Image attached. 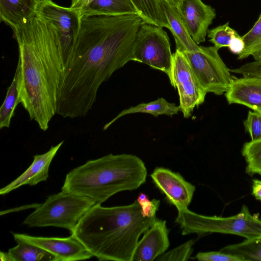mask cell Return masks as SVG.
<instances>
[{
    "mask_svg": "<svg viewBox=\"0 0 261 261\" xmlns=\"http://www.w3.org/2000/svg\"><path fill=\"white\" fill-rule=\"evenodd\" d=\"M195 258L199 261H243L239 256L221 251L199 252Z\"/></svg>",
    "mask_w": 261,
    "mask_h": 261,
    "instance_id": "31",
    "label": "cell"
},
{
    "mask_svg": "<svg viewBox=\"0 0 261 261\" xmlns=\"http://www.w3.org/2000/svg\"><path fill=\"white\" fill-rule=\"evenodd\" d=\"M207 37L214 46L219 49L222 47H228L232 39L239 34L230 28L229 22L208 30Z\"/></svg>",
    "mask_w": 261,
    "mask_h": 261,
    "instance_id": "27",
    "label": "cell"
},
{
    "mask_svg": "<svg viewBox=\"0 0 261 261\" xmlns=\"http://www.w3.org/2000/svg\"><path fill=\"white\" fill-rule=\"evenodd\" d=\"M19 68L17 65L12 82L7 89L6 98L0 108V128H9L14 110L19 104Z\"/></svg>",
    "mask_w": 261,
    "mask_h": 261,
    "instance_id": "23",
    "label": "cell"
},
{
    "mask_svg": "<svg viewBox=\"0 0 261 261\" xmlns=\"http://www.w3.org/2000/svg\"><path fill=\"white\" fill-rule=\"evenodd\" d=\"M177 9L194 41L197 44L204 42L215 10L201 0H180Z\"/></svg>",
    "mask_w": 261,
    "mask_h": 261,
    "instance_id": "13",
    "label": "cell"
},
{
    "mask_svg": "<svg viewBox=\"0 0 261 261\" xmlns=\"http://www.w3.org/2000/svg\"><path fill=\"white\" fill-rule=\"evenodd\" d=\"M94 0H71L70 7L82 17Z\"/></svg>",
    "mask_w": 261,
    "mask_h": 261,
    "instance_id": "33",
    "label": "cell"
},
{
    "mask_svg": "<svg viewBox=\"0 0 261 261\" xmlns=\"http://www.w3.org/2000/svg\"><path fill=\"white\" fill-rule=\"evenodd\" d=\"M166 1L177 8L180 0H166Z\"/></svg>",
    "mask_w": 261,
    "mask_h": 261,
    "instance_id": "36",
    "label": "cell"
},
{
    "mask_svg": "<svg viewBox=\"0 0 261 261\" xmlns=\"http://www.w3.org/2000/svg\"><path fill=\"white\" fill-rule=\"evenodd\" d=\"M37 15L50 23L58 34L64 71L80 29L81 17L70 7L61 6L51 0H39Z\"/></svg>",
    "mask_w": 261,
    "mask_h": 261,
    "instance_id": "9",
    "label": "cell"
},
{
    "mask_svg": "<svg viewBox=\"0 0 261 261\" xmlns=\"http://www.w3.org/2000/svg\"><path fill=\"white\" fill-rule=\"evenodd\" d=\"M242 37L244 48L237 59L243 60L251 56L254 61L261 60V14L252 28Z\"/></svg>",
    "mask_w": 261,
    "mask_h": 261,
    "instance_id": "25",
    "label": "cell"
},
{
    "mask_svg": "<svg viewBox=\"0 0 261 261\" xmlns=\"http://www.w3.org/2000/svg\"><path fill=\"white\" fill-rule=\"evenodd\" d=\"M252 194L256 199L261 201V180H252Z\"/></svg>",
    "mask_w": 261,
    "mask_h": 261,
    "instance_id": "35",
    "label": "cell"
},
{
    "mask_svg": "<svg viewBox=\"0 0 261 261\" xmlns=\"http://www.w3.org/2000/svg\"><path fill=\"white\" fill-rule=\"evenodd\" d=\"M143 22L138 14L84 15L59 92L57 114L73 119L87 115L100 86L132 61L133 46Z\"/></svg>",
    "mask_w": 261,
    "mask_h": 261,
    "instance_id": "1",
    "label": "cell"
},
{
    "mask_svg": "<svg viewBox=\"0 0 261 261\" xmlns=\"http://www.w3.org/2000/svg\"><path fill=\"white\" fill-rule=\"evenodd\" d=\"M220 251L237 255L243 261H261V237L246 239L241 243L226 246Z\"/></svg>",
    "mask_w": 261,
    "mask_h": 261,
    "instance_id": "24",
    "label": "cell"
},
{
    "mask_svg": "<svg viewBox=\"0 0 261 261\" xmlns=\"http://www.w3.org/2000/svg\"><path fill=\"white\" fill-rule=\"evenodd\" d=\"M228 47L230 51L234 54L238 55L241 54L244 48V42L242 36L239 35L235 37Z\"/></svg>",
    "mask_w": 261,
    "mask_h": 261,
    "instance_id": "34",
    "label": "cell"
},
{
    "mask_svg": "<svg viewBox=\"0 0 261 261\" xmlns=\"http://www.w3.org/2000/svg\"><path fill=\"white\" fill-rule=\"evenodd\" d=\"M38 3L39 0H0L1 20L14 31L37 15Z\"/></svg>",
    "mask_w": 261,
    "mask_h": 261,
    "instance_id": "17",
    "label": "cell"
},
{
    "mask_svg": "<svg viewBox=\"0 0 261 261\" xmlns=\"http://www.w3.org/2000/svg\"><path fill=\"white\" fill-rule=\"evenodd\" d=\"M132 59L165 73L171 80L173 54L169 37L163 27L142 23L133 46Z\"/></svg>",
    "mask_w": 261,
    "mask_h": 261,
    "instance_id": "7",
    "label": "cell"
},
{
    "mask_svg": "<svg viewBox=\"0 0 261 261\" xmlns=\"http://www.w3.org/2000/svg\"><path fill=\"white\" fill-rule=\"evenodd\" d=\"M95 204L89 197L62 191L49 195L23 224L29 227H61L71 234L82 217Z\"/></svg>",
    "mask_w": 261,
    "mask_h": 261,
    "instance_id": "6",
    "label": "cell"
},
{
    "mask_svg": "<svg viewBox=\"0 0 261 261\" xmlns=\"http://www.w3.org/2000/svg\"><path fill=\"white\" fill-rule=\"evenodd\" d=\"M143 22L169 29L160 0H131Z\"/></svg>",
    "mask_w": 261,
    "mask_h": 261,
    "instance_id": "22",
    "label": "cell"
},
{
    "mask_svg": "<svg viewBox=\"0 0 261 261\" xmlns=\"http://www.w3.org/2000/svg\"><path fill=\"white\" fill-rule=\"evenodd\" d=\"M17 245L7 252H1V260L5 261H57L50 252L25 242L15 241Z\"/></svg>",
    "mask_w": 261,
    "mask_h": 261,
    "instance_id": "19",
    "label": "cell"
},
{
    "mask_svg": "<svg viewBox=\"0 0 261 261\" xmlns=\"http://www.w3.org/2000/svg\"><path fill=\"white\" fill-rule=\"evenodd\" d=\"M160 1L169 23L168 29L175 40L176 49L183 53L194 52L199 50L200 46L192 38L180 17L177 8L166 0Z\"/></svg>",
    "mask_w": 261,
    "mask_h": 261,
    "instance_id": "18",
    "label": "cell"
},
{
    "mask_svg": "<svg viewBox=\"0 0 261 261\" xmlns=\"http://www.w3.org/2000/svg\"><path fill=\"white\" fill-rule=\"evenodd\" d=\"M156 219L144 217L137 200L113 207L96 203L72 233L99 260L131 261L140 237Z\"/></svg>",
    "mask_w": 261,
    "mask_h": 261,
    "instance_id": "3",
    "label": "cell"
},
{
    "mask_svg": "<svg viewBox=\"0 0 261 261\" xmlns=\"http://www.w3.org/2000/svg\"><path fill=\"white\" fill-rule=\"evenodd\" d=\"M241 153L247 163L246 173L250 176L261 175V139L245 142Z\"/></svg>",
    "mask_w": 261,
    "mask_h": 261,
    "instance_id": "26",
    "label": "cell"
},
{
    "mask_svg": "<svg viewBox=\"0 0 261 261\" xmlns=\"http://www.w3.org/2000/svg\"><path fill=\"white\" fill-rule=\"evenodd\" d=\"M64 141L51 146L48 151L42 154H36L28 168L20 175L0 190V194L5 195L23 185L34 186L46 181L49 175L50 165L62 145Z\"/></svg>",
    "mask_w": 261,
    "mask_h": 261,
    "instance_id": "16",
    "label": "cell"
},
{
    "mask_svg": "<svg viewBox=\"0 0 261 261\" xmlns=\"http://www.w3.org/2000/svg\"><path fill=\"white\" fill-rule=\"evenodd\" d=\"M133 14H138V12L131 0H94L83 16H116Z\"/></svg>",
    "mask_w": 261,
    "mask_h": 261,
    "instance_id": "21",
    "label": "cell"
},
{
    "mask_svg": "<svg viewBox=\"0 0 261 261\" xmlns=\"http://www.w3.org/2000/svg\"><path fill=\"white\" fill-rule=\"evenodd\" d=\"M225 96L229 105H241L261 112V78L232 76Z\"/></svg>",
    "mask_w": 261,
    "mask_h": 261,
    "instance_id": "15",
    "label": "cell"
},
{
    "mask_svg": "<svg viewBox=\"0 0 261 261\" xmlns=\"http://www.w3.org/2000/svg\"><path fill=\"white\" fill-rule=\"evenodd\" d=\"M194 242L189 240L182 245L161 255L155 260L158 261H185L188 260L193 251Z\"/></svg>",
    "mask_w": 261,
    "mask_h": 261,
    "instance_id": "28",
    "label": "cell"
},
{
    "mask_svg": "<svg viewBox=\"0 0 261 261\" xmlns=\"http://www.w3.org/2000/svg\"><path fill=\"white\" fill-rule=\"evenodd\" d=\"M147 174L145 163L138 156L110 153L69 171L61 190L101 204L117 193L138 189L145 182Z\"/></svg>",
    "mask_w": 261,
    "mask_h": 261,
    "instance_id": "4",
    "label": "cell"
},
{
    "mask_svg": "<svg viewBox=\"0 0 261 261\" xmlns=\"http://www.w3.org/2000/svg\"><path fill=\"white\" fill-rule=\"evenodd\" d=\"M180 111L179 106L174 103H169L163 97L148 103H141L138 105L125 109L119 113L112 120L103 126V130L108 129L113 123L121 117L134 113H147L158 117L160 115H166L170 117L177 114Z\"/></svg>",
    "mask_w": 261,
    "mask_h": 261,
    "instance_id": "20",
    "label": "cell"
},
{
    "mask_svg": "<svg viewBox=\"0 0 261 261\" xmlns=\"http://www.w3.org/2000/svg\"><path fill=\"white\" fill-rule=\"evenodd\" d=\"M245 131L249 134L251 140L261 139V112L249 111L243 121Z\"/></svg>",
    "mask_w": 261,
    "mask_h": 261,
    "instance_id": "29",
    "label": "cell"
},
{
    "mask_svg": "<svg viewBox=\"0 0 261 261\" xmlns=\"http://www.w3.org/2000/svg\"><path fill=\"white\" fill-rule=\"evenodd\" d=\"M177 210L175 222L182 229V235L220 233L238 235L246 239L261 237V219L252 215L245 204L238 214L227 217L202 215L188 208Z\"/></svg>",
    "mask_w": 261,
    "mask_h": 261,
    "instance_id": "5",
    "label": "cell"
},
{
    "mask_svg": "<svg viewBox=\"0 0 261 261\" xmlns=\"http://www.w3.org/2000/svg\"><path fill=\"white\" fill-rule=\"evenodd\" d=\"M218 50L215 46H200L196 51L184 53L205 91L222 95L228 89L232 76Z\"/></svg>",
    "mask_w": 261,
    "mask_h": 261,
    "instance_id": "8",
    "label": "cell"
},
{
    "mask_svg": "<svg viewBox=\"0 0 261 261\" xmlns=\"http://www.w3.org/2000/svg\"><path fill=\"white\" fill-rule=\"evenodd\" d=\"M150 177L169 203L177 209L188 208L196 189L195 186L186 180L179 173L164 167L155 168Z\"/></svg>",
    "mask_w": 261,
    "mask_h": 261,
    "instance_id": "12",
    "label": "cell"
},
{
    "mask_svg": "<svg viewBox=\"0 0 261 261\" xmlns=\"http://www.w3.org/2000/svg\"><path fill=\"white\" fill-rule=\"evenodd\" d=\"M12 233L15 241H23L40 247L54 254L57 261L85 260L93 256L73 233L67 238L35 237L24 233Z\"/></svg>",
    "mask_w": 261,
    "mask_h": 261,
    "instance_id": "11",
    "label": "cell"
},
{
    "mask_svg": "<svg viewBox=\"0 0 261 261\" xmlns=\"http://www.w3.org/2000/svg\"><path fill=\"white\" fill-rule=\"evenodd\" d=\"M170 82L177 90L179 106L184 118H189L194 108L204 102L207 93L195 77L185 54L177 49L173 54Z\"/></svg>",
    "mask_w": 261,
    "mask_h": 261,
    "instance_id": "10",
    "label": "cell"
},
{
    "mask_svg": "<svg viewBox=\"0 0 261 261\" xmlns=\"http://www.w3.org/2000/svg\"><path fill=\"white\" fill-rule=\"evenodd\" d=\"M13 32L19 50L18 102L45 132L57 114L64 72L58 34L37 15Z\"/></svg>",
    "mask_w": 261,
    "mask_h": 261,
    "instance_id": "2",
    "label": "cell"
},
{
    "mask_svg": "<svg viewBox=\"0 0 261 261\" xmlns=\"http://www.w3.org/2000/svg\"><path fill=\"white\" fill-rule=\"evenodd\" d=\"M136 200L141 206V213L144 217L152 218L156 216V212L160 204V200L153 199L150 200L148 196L143 193H140Z\"/></svg>",
    "mask_w": 261,
    "mask_h": 261,
    "instance_id": "30",
    "label": "cell"
},
{
    "mask_svg": "<svg viewBox=\"0 0 261 261\" xmlns=\"http://www.w3.org/2000/svg\"><path fill=\"white\" fill-rule=\"evenodd\" d=\"M230 72L241 74L243 76L261 78V60L247 63L240 67L229 69Z\"/></svg>",
    "mask_w": 261,
    "mask_h": 261,
    "instance_id": "32",
    "label": "cell"
},
{
    "mask_svg": "<svg viewBox=\"0 0 261 261\" xmlns=\"http://www.w3.org/2000/svg\"><path fill=\"white\" fill-rule=\"evenodd\" d=\"M169 233L166 220L157 218L139 240L131 261H152L164 253L170 245Z\"/></svg>",
    "mask_w": 261,
    "mask_h": 261,
    "instance_id": "14",
    "label": "cell"
}]
</instances>
